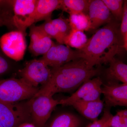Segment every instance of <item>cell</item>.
Returning a JSON list of instances; mask_svg holds the SVG:
<instances>
[{
	"label": "cell",
	"instance_id": "cell-1",
	"mask_svg": "<svg viewBox=\"0 0 127 127\" xmlns=\"http://www.w3.org/2000/svg\"><path fill=\"white\" fill-rule=\"evenodd\" d=\"M51 69L50 80L41 87L35 96L44 95L53 96L59 93L72 92L100 73V69L90 66L82 59Z\"/></svg>",
	"mask_w": 127,
	"mask_h": 127
},
{
	"label": "cell",
	"instance_id": "cell-2",
	"mask_svg": "<svg viewBox=\"0 0 127 127\" xmlns=\"http://www.w3.org/2000/svg\"><path fill=\"white\" fill-rule=\"evenodd\" d=\"M120 42L117 24L111 22L97 30L88 39L84 47L78 50L80 58L92 67L109 63L120 52Z\"/></svg>",
	"mask_w": 127,
	"mask_h": 127
},
{
	"label": "cell",
	"instance_id": "cell-3",
	"mask_svg": "<svg viewBox=\"0 0 127 127\" xmlns=\"http://www.w3.org/2000/svg\"><path fill=\"white\" fill-rule=\"evenodd\" d=\"M39 89L32 86L21 78L0 80V102L15 103L30 100Z\"/></svg>",
	"mask_w": 127,
	"mask_h": 127
},
{
	"label": "cell",
	"instance_id": "cell-4",
	"mask_svg": "<svg viewBox=\"0 0 127 127\" xmlns=\"http://www.w3.org/2000/svg\"><path fill=\"white\" fill-rule=\"evenodd\" d=\"M29 100L15 103L0 102V123L4 127H18L23 123H32Z\"/></svg>",
	"mask_w": 127,
	"mask_h": 127
},
{
	"label": "cell",
	"instance_id": "cell-5",
	"mask_svg": "<svg viewBox=\"0 0 127 127\" xmlns=\"http://www.w3.org/2000/svg\"><path fill=\"white\" fill-rule=\"evenodd\" d=\"M29 101L32 123L36 127H45L59 101L51 96L40 95L34 96Z\"/></svg>",
	"mask_w": 127,
	"mask_h": 127
},
{
	"label": "cell",
	"instance_id": "cell-6",
	"mask_svg": "<svg viewBox=\"0 0 127 127\" xmlns=\"http://www.w3.org/2000/svg\"><path fill=\"white\" fill-rule=\"evenodd\" d=\"M19 72L21 78L27 83L38 88L39 86H43L50 80L52 69L41 59H34L27 62Z\"/></svg>",
	"mask_w": 127,
	"mask_h": 127
},
{
	"label": "cell",
	"instance_id": "cell-7",
	"mask_svg": "<svg viewBox=\"0 0 127 127\" xmlns=\"http://www.w3.org/2000/svg\"><path fill=\"white\" fill-rule=\"evenodd\" d=\"M37 0H16L12 1V23L17 30L26 35V31L35 23Z\"/></svg>",
	"mask_w": 127,
	"mask_h": 127
},
{
	"label": "cell",
	"instance_id": "cell-8",
	"mask_svg": "<svg viewBox=\"0 0 127 127\" xmlns=\"http://www.w3.org/2000/svg\"><path fill=\"white\" fill-rule=\"evenodd\" d=\"M25 36L18 30L4 34L0 37L1 50L11 60L16 62L22 60L27 48Z\"/></svg>",
	"mask_w": 127,
	"mask_h": 127
},
{
	"label": "cell",
	"instance_id": "cell-9",
	"mask_svg": "<svg viewBox=\"0 0 127 127\" xmlns=\"http://www.w3.org/2000/svg\"><path fill=\"white\" fill-rule=\"evenodd\" d=\"M80 58L78 50H73L64 44L55 43L49 51L40 59L45 63L55 68Z\"/></svg>",
	"mask_w": 127,
	"mask_h": 127
},
{
	"label": "cell",
	"instance_id": "cell-10",
	"mask_svg": "<svg viewBox=\"0 0 127 127\" xmlns=\"http://www.w3.org/2000/svg\"><path fill=\"white\" fill-rule=\"evenodd\" d=\"M104 101L108 107H127V84L109 82L102 88Z\"/></svg>",
	"mask_w": 127,
	"mask_h": 127
},
{
	"label": "cell",
	"instance_id": "cell-11",
	"mask_svg": "<svg viewBox=\"0 0 127 127\" xmlns=\"http://www.w3.org/2000/svg\"><path fill=\"white\" fill-rule=\"evenodd\" d=\"M30 27L29 36L31 41L29 50L34 56H43L49 51L55 42L44 33L39 26L33 24Z\"/></svg>",
	"mask_w": 127,
	"mask_h": 127
},
{
	"label": "cell",
	"instance_id": "cell-12",
	"mask_svg": "<svg viewBox=\"0 0 127 127\" xmlns=\"http://www.w3.org/2000/svg\"><path fill=\"white\" fill-rule=\"evenodd\" d=\"M88 12L91 30H96L103 24L112 22V14L102 0H91Z\"/></svg>",
	"mask_w": 127,
	"mask_h": 127
},
{
	"label": "cell",
	"instance_id": "cell-13",
	"mask_svg": "<svg viewBox=\"0 0 127 127\" xmlns=\"http://www.w3.org/2000/svg\"><path fill=\"white\" fill-rule=\"evenodd\" d=\"M102 80L100 77L89 79L82 84L70 96L59 101V104L63 106H72L76 102L82 100L94 89L102 87Z\"/></svg>",
	"mask_w": 127,
	"mask_h": 127
},
{
	"label": "cell",
	"instance_id": "cell-14",
	"mask_svg": "<svg viewBox=\"0 0 127 127\" xmlns=\"http://www.w3.org/2000/svg\"><path fill=\"white\" fill-rule=\"evenodd\" d=\"M72 106L84 117L93 122L98 120L104 103L100 99L93 101L81 100L76 102Z\"/></svg>",
	"mask_w": 127,
	"mask_h": 127
},
{
	"label": "cell",
	"instance_id": "cell-15",
	"mask_svg": "<svg viewBox=\"0 0 127 127\" xmlns=\"http://www.w3.org/2000/svg\"><path fill=\"white\" fill-rule=\"evenodd\" d=\"M62 0H37L35 13V23L51 20L54 11L61 9Z\"/></svg>",
	"mask_w": 127,
	"mask_h": 127
},
{
	"label": "cell",
	"instance_id": "cell-16",
	"mask_svg": "<svg viewBox=\"0 0 127 127\" xmlns=\"http://www.w3.org/2000/svg\"><path fill=\"white\" fill-rule=\"evenodd\" d=\"M84 122L78 116L69 112L58 114L45 127H83Z\"/></svg>",
	"mask_w": 127,
	"mask_h": 127
},
{
	"label": "cell",
	"instance_id": "cell-17",
	"mask_svg": "<svg viewBox=\"0 0 127 127\" xmlns=\"http://www.w3.org/2000/svg\"><path fill=\"white\" fill-rule=\"evenodd\" d=\"M107 75L111 81H120L127 84V65L113 58L109 62Z\"/></svg>",
	"mask_w": 127,
	"mask_h": 127
},
{
	"label": "cell",
	"instance_id": "cell-18",
	"mask_svg": "<svg viewBox=\"0 0 127 127\" xmlns=\"http://www.w3.org/2000/svg\"><path fill=\"white\" fill-rule=\"evenodd\" d=\"M90 1L87 0H62L61 9L69 14L77 13L87 14Z\"/></svg>",
	"mask_w": 127,
	"mask_h": 127
},
{
	"label": "cell",
	"instance_id": "cell-19",
	"mask_svg": "<svg viewBox=\"0 0 127 127\" xmlns=\"http://www.w3.org/2000/svg\"><path fill=\"white\" fill-rule=\"evenodd\" d=\"M68 18L72 30L88 31L91 30V23L88 14L84 13L69 14Z\"/></svg>",
	"mask_w": 127,
	"mask_h": 127
},
{
	"label": "cell",
	"instance_id": "cell-20",
	"mask_svg": "<svg viewBox=\"0 0 127 127\" xmlns=\"http://www.w3.org/2000/svg\"><path fill=\"white\" fill-rule=\"evenodd\" d=\"M88 39L84 32L72 30L64 40V44L69 47L80 50L86 45Z\"/></svg>",
	"mask_w": 127,
	"mask_h": 127
},
{
	"label": "cell",
	"instance_id": "cell-21",
	"mask_svg": "<svg viewBox=\"0 0 127 127\" xmlns=\"http://www.w3.org/2000/svg\"><path fill=\"white\" fill-rule=\"evenodd\" d=\"M51 21L57 28L64 41L72 31L68 19L61 15L58 18L51 20Z\"/></svg>",
	"mask_w": 127,
	"mask_h": 127
},
{
	"label": "cell",
	"instance_id": "cell-22",
	"mask_svg": "<svg viewBox=\"0 0 127 127\" xmlns=\"http://www.w3.org/2000/svg\"><path fill=\"white\" fill-rule=\"evenodd\" d=\"M111 14L118 20H122L123 12L124 1L122 0H102Z\"/></svg>",
	"mask_w": 127,
	"mask_h": 127
},
{
	"label": "cell",
	"instance_id": "cell-23",
	"mask_svg": "<svg viewBox=\"0 0 127 127\" xmlns=\"http://www.w3.org/2000/svg\"><path fill=\"white\" fill-rule=\"evenodd\" d=\"M51 20L46 21L43 24L39 26V27L50 38L55 39L59 44H64V40L51 22Z\"/></svg>",
	"mask_w": 127,
	"mask_h": 127
},
{
	"label": "cell",
	"instance_id": "cell-24",
	"mask_svg": "<svg viewBox=\"0 0 127 127\" xmlns=\"http://www.w3.org/2000/svg\"><path fill=\"white\" fill-rule=\"evenodd\" d=\"M110 125V127H127V109L118 111L112 116Z\"/></svg>",
	"mask_w": 127,
	"mask_h": 127
},
{
	"label": "cell",
	"instance_id": "cell-25",
	"mask_svg": "<svg viewBox=\"0 0 127 127\" xmlns=\"http://www.w3.org/2000/svg\"><path fill=\"white\" fill-rule=\"evenodd\" d=\"M11 59L3 53L0 48V76L8 73L12 68Z\"/></svg>",
	"mask_w": 127,
	"mask_h": 127
},
{
	"label": "cell",
	"instance_id": "cell-26",
	"mask_svg": "<svg viewBox=\"0 0 127 127\" xmlns=\"http://www.w3.org/2000/svg\"><path fill=\"white\" fill-rule=\"evenodd\" d=\"M102 87L96 88L88 94L82 100L87 101H93L100 99V96L102 93Z\"/></svg>",
	"mask_w": 127,
	"mask_h": 127
},
{
	"label": "cell",
	"instance_id": "cell-27",
	"mask_svg": "<svg viewBox=\"0 0 127 127\" xmlns=\"http://www.w3.org/2000/svg\"><path fill=\"white\" fill-rule=\"evenodd\" d=\"M112 116L108 109L104 111L103 116L100 119L90 123L86 127H101L102 124Z\"/></svg>",
	"mask_w": 127,
	"mask_h": 127
},
{
	"label": "cell",
	"instance_id": "cell-28",
	"mask_svg": "<svg viewBox=\"0 0 127 127\" xmlns=\"http://www.w3.org/2000/svg\"><path fill=\"white\" fill-rule=\"evenodd\" d=\"M127 32V2L125 1L123 6V12L120 26V32L123 36Z\"/></svg>",
	"mask_w": 127,
	"mask_h": 127
},
{
	"label": "cell",
	"instance_id": "cell-29",
	"mask_svg": "<svg viewBox=\"0 0 127 127\" xmlns=\"http://www.w3.org/2000/svg\"><path fill=\"white\" fill-rule=\"evenodd\" d=\"M3 25L7 26V22L6 20L4 15L2 14L1 11H0V27Z\"/></svg>",
	"mask_w": 127,
	"mask_h": 127
},
{
	"label": "cell",
	"instance_id": "cell-30",
	"mask_svg": "<svg viewBox=\"0 0 127 127\" xmlns=\"http://www.w3.org/2000/svg\"><path fill=\"white\" fill-rule=\"evenodd\" d=\"M18 127H36L31 123L26 122L23 123L19 125Z\"/></svg>",
	"mask_w": 127,
	"mask_h": 127
},
{
	"label": "cell",
	"instance_id": "cell-31",
	"mask_svg": "<svg viewBox=\"0 0 127 127\" xmlns=\"http://www.w3.org/2000/svg\"><path fill=\"white\" fill-rule=\"evenodd\" d=\"M123 47L127 51V32L123 36Z\"/></svg>",
	"mask_w": 127,
	"mask_h": 127
},
{
	"label": "cell",
	"instance_id": "cell-32",
	"mask_svg": "<svg viewBox=\"0 0 127 127\" xmlns=\"http://www.w3.org/2000/svg\"><path fill=\"white\" fill-rule=\"evenodd\" d=\"M112 116H111V117L109 118L107 120L102 124V125L101 127H110V121L111 117H112Z\"/></svg>",
	"mask_w": 127,
	"mask_h": 127
},
{
	"label": "cell",
	"instance_id": "cell-33",
	"mask_svg": "<svg viewBox=\"0 0 127 127\" xmlns=\"http://www.w3.org/2000/svg\"><path fill=\"white\" fill-rule=\"evenodd\" d=\"M0 127H4L0 123Z\"/></svg>",
	"mask_w": 127,
	"mask_h": 127
},
{
	"label": "cell",
	"instance_id": "cell-34",
	"mask_svg": "<svg viewBox=\"0 0 127 127\" xmlns=\"http://www.w3.org/2000/svg\"></svg>",
	"mask_w": 127,
	"mask_h": 127
}]
</instances>
